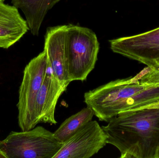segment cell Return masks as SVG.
I'll return each instance as SVG.
<instances>
[{
  "instance_id": "cell-11",
  "label": "cell",
  "mask_w": 159,
  "mask_h": 158,
  "mask_svg": "<svg viewBox=\"0 0 159 158\" xmlns=\"http://www.w3.org/2000/svg\"><path fill=\"white\" fill-rule=\"evenodd\" d=\"M60 1L11 0V2L13 5L22 11L32 34L37 36L47 13Z\"/></svg>"
},
{
  "instance_id": "cell-13",
  "label": "cell",
  "mask_w": 159,
  "mask_h": 158,
  "mask_svg": "<svg viewBox=\"0 0 159 158\" xmlns=\"http://www.w3.org/2000/svg\"><path fill=\"white\" fill-rule=\"evenodd\" d=\"M151 66L157 68L159 69V59L156 60Z\"/></svg>"
},
{
  "instance_id": "cell-4",
  "label": "cell",
  "mask_w": 159,
  "mask_h": 158,
  "mask_svg": "<svg viewBox=\"0 0 159 158\" xmlns=\"http://www.w3.org/2000/svg\"><path fill=\"white\" fill-rule=\"evenodd\" d=\"M62 145L54 133L37 126L30 130L11 132L0 141V150L7 158H53Z\"/></svg>"
},
{
  "instance_id": "cell-8",
  "label": "cell",
  "mask_w": 159,
  "mask_h": 158,
  "mask_svg": "<svg viewBox=\"0 0 159 158\" xmlns=\"http://www.w3.org/2000/svg\"><path fill=\"white\" fill-rule=\"evenodd\" d=\"M70 83L60 82L49 67L37 95L35 105L36 125L40 123L56 124L55 110L58 101Z\"/></svg>"
},
{
  "instance_id": "cell-2",
  "label": "cell",
  "mask_w": 159,
  "mask_h": 158,
  "mask_svg": "<svg viewBox=\"0 0 159 158\" xmlns=\"http://www.w3.org/2000/svg\"><path fill=\"white\" fill-rule=\"evenodd\" d=\"M121 158H155L159 146V101L120 112L102 126Z\"/></svg>"
},
{
  "instance_id": "cell-9",
  "label": "cell",
  "mask_w": 159,
  "mask_h": 158,
  "mask_svg": "<svg viewBox=\"0 0 159 158\" xmlns=\"http://www.w3.org/2000/svg\"><path fill=\"white\" fill-rule=\"evenodd\" d=\"M66 25L48 28L45 37L44 50L53 75L62 83H70L68 77L65 54Z\"/></svg>"
},
{
  "instance_id": "cell-5",
  "label": "cell",
  "mask_w": 159,
  "mask_h": 158,
  "mask_svg": "<svg viewBox=\"0 0 159 158\" xmlns=\"http://www.w3.org/2000/svg\"><path fill=\"white\" fill-rule=\"evenodd\" d=\"M49 67L46 53L44 50L31 59L24 69L17 105L18 124L22 131L30 130L36 126L35 102Z\"/></svg>"
},
{
  "instance_id": "cell-14",
  "label": "cell",
  "mask_w": 159,
  "mask_h": 158,
  "mask_svg": "<svg viewBox=\"0 0 159 158\" xmlns=\"http://www.w3.org/2000/svg\"><path fill=\"white\" fill-rule=\"evenodd\" d=\"M0 158H7L3 152L0 150Z\"/></svg>"
},
{
  "instance_id": "cell-12",
  "label": "cell",
  "mask_w": 159,
  "mask_h": 158,
  "mask_svg": "<svg viewBox=\"0 0 159 158\" xmlns=\"http://www.w3.org/2000/svg\"><path fill=\"white\" fill-rule=\"evenodd\" d=\"M93 116L94 113L92 109L87 106L63 122L54 132V136L63 143L80 129L92 121Z\"/></svg>"
},
{
  "instance_id": "cell-6",
  "label": "cell",
  "mask_w": 159,
  "mask_h": 158,
  "mask_svg": "<svg viewBox=\"0 0 159 158\" xmlns=\"http://www.w3.org/2000/svg\"><path fill=\"white\" fill-rule=\"evenodd\" d=\"M107 136L96 121H91L64 142L53 158H89L107 144Z\"/></svg>"
},
{
  "instance_id": "cell-10",
  "label": "cell",
  "mask_w": 159,
  "mask_h": 158,
  "mask_svg": "<svg viewBox=\"0 0 159 158\" xmlns=\"http://www.w3.org/2000/svg\"><path fill=\"white\" fill-rule=\"evenodd\" d=\"M30 30L27 21L14 5L0 0V48L8 49Z\"/></svg>"
},
{
  "instance_id": "cell-1",
  "label": "cell",
  "mask_w": 159,
  "mask_h": 158,
  "mask_svg": "<svg viewBox=\"0 0 159 158\" xmlns=\"http://www.w3.org/2000/svg\"><path fill=\"white\" fill-rule=\"evenodd\" d=\"M84 102L99 120L159 101V69L147 66L133 77L118 79L86 92Z\"/></svg>"
},
{
  "instance_id": "cell-15",
  "label": "cell",
  "mask_w": 159,
  "mask_h": 158,
  "mask_svg": "<svg viewBox=\"0 0 159 158\" xmlns=\"http://www.w3.org/2000/svg\"><path fill=\"white\" fill-rule=\"evenodd\" d=\"M155 158H159V146L157 150V153L155 156Z\"/></svg>"
},
{
  "instance_id": "cell-3",
  "label": "cell",
  "mask_w": 159,
  "mask_h": 158,
  "mask_svg": "<svg viewBox=\"0 0 159 158\" xmlns=\"http://www.w3.org/2000/svg\"><path fill=\"white\" fill-rule=\"evenodd\" d=\"M64 46L70 81L86 80L98 58L99 43L96 34L88 28L66 25Z\"/></svg>"
},
{
  "instance_id": "cell-7",
  "label": "cell",
  "mask_w": 159,
  "mask_h": 158,
  "mask_svg": "<svg viewBox=\"0 0 159 158\" xmlns=\"http://www.w3.org/2000/svg\"><path fill=\"white\" fill-rule=\"evenodd\" d=\"M114 53L148 66L159 59V28L134 36L110 41Z\"/></svg>"
}]
</instances>
